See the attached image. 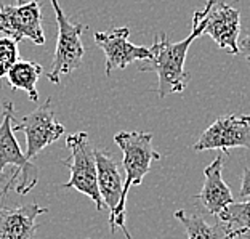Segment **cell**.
Returning a JSON list of instances; mask_svg holds the SVG:
<instances>
[{
  "instance_id": "12",
  "label": "cell",
  "mask_w": 250,
  "mask_h": 239,
  "mask_svg": "<svg viewBox=\"0 0 250 239\" xmlns=\"http://www.w3.org/2000/svg\"><path fill=\"white\" fill-rule=\"evenodd\" d=\"M223 154L213 159L208 166L204 169V185L202 190L196 195V199L202 204V207L210 215H217L231 202H234V196L231 193V188L223 180Z\"/></svg>"
},
{
  "instance_id": "13",
  "label": "cell",
  "mask_w": 250,
  "mask_h": 239,
  "mask_svg": "<svg viewBox=\"0 0 250 239\" xmlns=\"http://www.w3.org/2000/svg\"><path fill=\"white\" fill-rule=\"evenodd\" d=\"M47 207L26 204L20 207H5L0 201V239H34L39 215L47 214Z\"/></svg>"
},
{
  "instance_id": "15",
  "label": "cell",
  "mask_w": 250,
  "mask_h": 239,
  "mask_svg": "<svg viewBox=\"0 0 250 239\" xmlns=\"http://www.w3.org/2000/svg\"><path fill=\"white\" fill-rule=\"evenodd\" d=\"M42 66L34 61L18 60L7 72V81L13 90H24L31 101L39 100L37 82L42 76Z\"/></svg>"
},
{
  "instance_id": "16",
  "label": "cell",
  "mask_w": 250,
  "mask_h": 239,
  "mask_svg": "<svg viewBox=\"0 0 250 239\" xmlns=\"http://www.w3.org/2000/svg\"><path fill=\"white\" fill-rule=\"evenodd\" d=\"M220 221L228 225L232 231L250 235V199L244 202H231L217 215Z\"/></svg>"
},
{
  "instance_id": "2",
  "label": "cell",
  "mask_w": 250,
  "mask_h": 239,
  "mask_svg": "<svg viewBox=\"0 0 250 239\" xmlns=\"http://www.w3.org/2000/svg\"><path fill=\"white\" fill-rule=\"evenodd\" d=\"M66 146L69 148L71 156L62 159L61 164L69 169L71 178L66 181L64 190H76L88 196L95 202L96 210H103L104 202L98 190V175H96L95 150L88 141V133L76 132L66 138Z\"/></svg>"
},
{
  "instance_id": "3",
  "label": "cell",
  "mask_w": 250,
  "mask_h": 239,
  "mask_svg": "<svg viewBox=\"0 0 250 239\" xmlns=\"http://www.w3.org/2000/svg\"><path fill=\"white\" fill-rule=\"evenodd\" d=\"M13 101H2V124H0V169L10 167L15 172V191L18 195H27L34 190L39 181V169L36 164L22 154L18 140L15 138L13 124L16 119L13 116Z\"/></svg>"
},
{
  "instance_id": "7",
  "label": "cell",
  "mask_w": 250,
  "mask_h": 239,
  "mask_svg": "<svg viewBox=\"0 0 250 239\" xmlns=\"http://www.w3.org/2000/svg\"><path fill=\"white\" fill-rule=\"evenodd\" d=\"M96 175H98V190L104 207L109 209L111 233L122 230L127 239H132L128 230L125 228V202H124V178L121 170L109 152L95 150Z\"/></svg>"
},
{
  "instance_id": "17",
  "label": "cell",
  "mask_w": 250,
  "mask_h": 239,
  "mask_svg": "<svg viewBox=\"0 0 250 239\" xmlns=\"http://www.w3.org/2000/svg\"><path fill=\"white\" fill-rule=\"evenodd\" d=\"M20 60L18 42L11 37H0V79L7 76L10 67Z\"/></svg>"
},
{
  "instance_id": "4",
  "label": "cell",
  "mask_w": 250,
  "mask_h": 239,
  "mask_svg": "<svg viewBox=\"0 0 250 239\" xmlns=\"http://www.w3.org/2000/svg\"><path fill=\"white\" fill-rule=\"evenodd\" d=\"M192 22L202 27V36H210L231 55H239L241 13L225 0H206V7L194 11Z\"/></svg>"
},
{
  "instance_id": "18",
  "label": "cell",
  "mask_w": 250,
  "mask_h": 239,
  "mask_svg": "<svg viewBox=\"0 0 250 239\" xmlns=\"http://www.w3.org/2000/svg\"><path fill=\"white\" fill-rule=\"evenodd\" d=\"M11 186H15V172H7V170L0 169V201L3 202L5 196L8 195Z\"/></svg>"
},
{
  "instance_id": "1",
  "label": "cell",
  "mask_w": 250,
  "mask_h": 239,
  "mask_svg": "<svg viewBox=\"0 0 250 239\" xmlns=\"http://www.w3.org/2000/svg\"><path fill=\"white\" fill-rule=\"evenodd\" d=\"M202 36V27L192 22L191 34L180 42H170L167 34L161 32L151 48V58L140 65L141 72H156L159 77L157 96L164 100L172 93H181L191 81V74L185 71L188 50L197 37Z\"/></svg>"
},
{
  "instance_id": "21",
  "label": "cell",
  "mask_w": 250,
  "mask_h": 239,
  "mask_svg": "<svg viewBox=\"0 0 250 239\" xmlns=\"http://www.w3.org/2000/svg\"><path fill=\"white\" fill-rule=\"evenodd\" d=\"M16 2H18V3H22V2H24V0H16Z\"/></svg>"
},
{
  "instance_id": "10",
  "label": "cell",
  "mask_w": 250,
  "mask_h": 239,
  "mask_svg": "<svg viewBox=\"0 0 250 239\" xmlns=\"http://www.w3.org/2000/svg\"><path fill=\"white\" fill-rule=\"evenodd\" d=\"M231 148L250 150V116H225L217 119L194 145V151L220 150L229 154Z\"/></svg>"
},
{
  "instance_id": "20",
  "label": "cell",
  "mask_w": 250,
  "mask_h": 239,
  "mask_svg": "<svg viewBox=\"0 0 250 239\" xmlns=\"http://www.w3.org/2000/svg\"><path fill=\"white\" fill-rule=\"evenodd\" d=\"M237 45H239V53H242L246 61L250 63V32Z\"/></svg>"
},
{
  "instance_id": "9",
  "label": "cell",
  "mask_w": 250,
  "mask_h": 239,
  "mask_svg": "<svg viewBox=\"0 0 250 239\" xmlns=\"http://www.w3.org/2000/svg\"><path fill=\"white\" fill-rule=\"evenodd\" d=\"M0 34L15 42L29 39L36 45L45 43L42 27L41 0H31L18 5H0Z\"/></svg>"
},
{
  "instance_id": "11",
  "label": "cell",
  "mask_w": 250,
  "mask_h": 239,
  "mask_svg": "<svg viewBox=\"0 0 250 239\" xmlns=\"http://www.w3.org/2000/svg\"><path fill=\"white\" fill-rule=\"evenodd\" d=\"M128 36V27H112L106 32H95V42L106 56V76H111L116 69H125L135 61L151 58V48L132 43Z\"/></svg>"
},
{
  "instance_id": "5",
  "label": "cell",
  "mask_w": 250,
  "mask_h": 239,
  "mask_svg": "<svg viewBox=\"0 0 250 239\" xmlns=\"http://www.w3.org/2000/svg\"><path fill=\"white\" fill-rule=\"evenodd\" d=\"M50 2L55 10L56 24H58V41H56L52 71L47 74V79L52 84L58 85L61 76L76 71L82 65L85 48L81 36L87 27L81 22H71L58 0H50Z\"/></svg>"
},
{
  "instance_id": "19",
  "label": "cell",
  "mask_w": 250,
  "mask_h": 239,
  "mask_svg": "<svg viewBox=\"0 0 250 239\" xmlns=\"http://www.w3.org/2000/svg\"><path fill=\"white\" fill-rule=\"evenodd\" d=\"M239 196H241V197H249V196H250V167H246V169H244Z\"/></svg>"
},
{
  "instance_id": "14",
  "label": "cell",
  "mask_w": 250,
  "mask_h": 239,
  "mask_svg": "<svg viewBox=\"0 0 250 239\" xmlns=\"http://www.w3.org/2000/svg\"><path fill=\"white\" fill-rule=\"evenodd\" d=\"M175 218L185 226L188 239H236L242 236L239 231H232L223 221L218 220L215 225H208L201 215H188L185 210H177Z\"/></svg>"
},
{
  "instance_id": "6",
  "label": "cell",
  "mask_w": 250,
  "mask_h": 239,
  "mask_svg": "<svg viewBox=\"0 0 250 239\" xmlns=\"http://www.w3.org/2000/svg\"><path fill=\"white\" fill-rule=\"evenodd\" d=\"M114 141L124 152V202H127V195L132 186L143 183L145 175L151 170L152 162L161 159V154L152 148V133L119 132L114 135Z\"/></svg>"
},
{
  "instance_id": "8",
  "label": "cell",
  "mask_w": 250,
  "mask_h": 239,
  "mask_svg": "<svg viewBox=\"0 0 250 239\" xmlns=\"http://www.w3.org/2000/svg\"><path fill=\"white\" fill-rule=\"evenodd\" d=\"M13 132H24L26 157L32 161L45 148L58 141L66 130L64 125L56 121L52 98H48L36 111L22 116L21 121H16L13 124Z\"/></svg>"
}]
</instances>
